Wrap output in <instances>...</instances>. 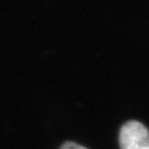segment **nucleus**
I'll use <instances>...</instances> for the list:
<instances>
[{
	"instance_id": "obj_1",
	"label": "nucleus",
	"mask_w": 149,
	"mask_h": 149,
	"mask_svg": "<svg viewBox=\"0 0 149 149\" xmlns=\"http://www.w3.org/2000/svg\"><path fill=\"white\" fill-rule=\"evenodd\" d=\"M120 149H149V130L138 121H128L119 134Z\"/></svg>"
},
{
	"instance_id": "obj_2",
	"label": "nucleus",
	"mask_w": 149,
	"mask_h": 149,
	"mask_svg": "<svg viewBox=\"0 0 149 149\" xmlns=\"http://www.w3.org/2000/svg\"><path fill=\"white\" fill-rule=\"evenodd\" d=\"M60 149H87L85 147L81 146L79 144H76V143H72V142H66L61 146Z\"/></svg>"
}]
</instances>
